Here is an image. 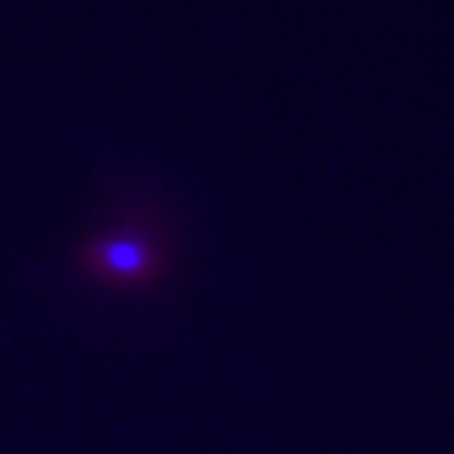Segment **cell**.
<instances>
[{
  "instance_id": "1",
  "label": "cell",
  "mask_w": 454,
  "mask_h": 454,
  "mask_svg": "<svg viewBox=\"0 0 454 454\" xmlns=\"http://www.w3.org/2000/svg\"><path fill=\"white\" fill-rule=\"evenodd\" d=\"M170 240L149 208H123L79 253V275L105 287H152L168 271Z\"/></svg>"
}]
</instances>
